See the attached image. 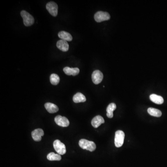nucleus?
Instances as JSON below:
<instances>
[{"label": "nucleus", "instance_id": "1", "mask_svg": "<svg viewBox=\"0 0 167 167\" xmlns=\"http://www.w3.org/2000/svg\"><path fill=\"white\" fill-rule=\"evenodd\" d=\"M79 146L83 149H86L91 152L93 151L96 149V145L95 142L85 139L80 140Z\"/></svg>", "mask_w": 167, "mask_h": 167}, {"label": "nucleus", "instance_id": "2", "mask_svg": "<svg viewBox=\"0 0 167 167\" xmlns=\"http://www.w3.org/2000/svg\"><path fill=\"white\" fill-rule=\"evenodd\" d=\"M20 15L21 17H23L24 24L25 26L28 27L33 25L35 22V19L33 16L25 10L22 11L20 13Z\"/></svg>", "mask_w": 167, "mask_h": 167}, {"label": "nucleus", "instance_id": "3", "mask_svg": "<svg viewBox=\"0 0 167 167\" xmlns=\"http://www.w3.org/2000/svg\"><path fill=\"white\" fill-rule=\"evenodd\" d=\"M125 134L122 130H118L115 133V145L116 147L119 148L122 146L124 142Z\"/></svg>", "mask_w": 167, "mask_h": 167}, {"label": "nucleus", "instance_id": "4", "mask_svg": "<svg viewBox=\"0 0 167 167\" xmlns=\"http://www.w3.org/2000/svg\"><path fill=\"white\" fill-rule=\"evenodd\" d=\"M54 149L58 154L60 155H63L66 153V148L65 145L61 142L59 140L54 141L53 144Z\"/></svg>", "mask_w": 167, "mask_h": 167}, {"label": "nucleus", "instance_id": "5", "mask_svg": "<svg viewBox=\"0 0 167 167\" xmlns=\"http://www.w3.org/2000/svg\"><path fill=\"white\" fill-rule=\"evenodd\" d=\"M111 18L109 13L106 12H97L94 15V19L98 23L107 20Z\"/></svg>", "mask_w": 167, "mask_h": 167}, {"label": "nucleus", "instance_id": "6", "mask_svg": "<svg viewBox=\"0 0 167 167\" xmlns=\"http://www.w3.org/2000/svg\"><path fill=\"white\" fill-rule=\"evenodd\" d=\"M46 8L47 11L53 16L55 17L57 16L58 7L55 2L53 1L48 2L47 4Z\"/></svg>", "mask_w": 167, "mask_h": 167}, {"label": "nucleus", "instance_id": "7", "mask_svg": "<svg viewBox=\"0 0 167 167\" xmlns=\"http://www.w3.org/2000/svg\"><path fill=\"white\" fill-rule=\"evenodd\" d=\"M54 121L58 125L61 127H68L70 124L68 119L66 117H62L61 116L58 115L56 116L54 119Z\"/></svg>", "mask_w": 167, "mask_h": 167}, {"label": "nucleus", "instance_id": "8", "mask_svg": "<svg viewBox=\"0 0 167 167\" xmlns=\"http://www.w3.org/2000/svg\"><path fill=\"white\" fill-rule=\"evenodd\" d=\"M92 81L96 85L99 84L103 79V74L99 70H95L93 72L92 76Z\"/></svg>", "mask_w": 167, "mask_h": 167}, {"label": "nucleus", "instance_id": "9", "mask_svg": "<svg viewBox=\"0 0 167 167\" xmlns=\"http://www.w3.org/2000/svg\"><path fill=\"white\" fill-rule=\"evenodd\" d=\"M31 135L35 141L39 142L42 140V137L44 136V131L42 129H35L32 132Z\"/></svg>", "mask_w": 167, "mask_h": 167}, {"label": "nucleus", "instance_id": "10", "mask_svg": "<svg viewBox=\"0 0 167 167\" xmlns=\"http://www.w3.org/2000/svg\"><path fill=\"white\" fill-rule=\"evenodd\" d=\"M104 123V120L103 117L101 116H97L94 117L92 121V125L95 128H97L99 127L101 124Z\"/></svg>", "mask_w": 167, "mask_h": 167}, {"label": "nucleus", "instance_id": "11", "mask_svg": "<svg viewBox=\"0 0 167 167\" xmlns=\"http://www.w3.org/2000/svg\"><path fill=\"white\" fill-rule=\"evenodd\" d=\"M57 47L60 50L63 52H66L68 50L69 48L67 42L63 39L58 40V42H57Z\"/></svg>", "mask_w": 167, "mask_h": 167}, {"label": "nucleus", "instance_id": "12", "mask_svg": "<svg viewBox=\"0 0 167 167\" xmlns=\"http://www.w3.org/2000/svg\"><path fill=\"white\" fill-rule=\"evenodd\" d=\"M45 107L50 113H54L58 112V108L57 106L51 103H47L45 104Z\"/></svg>", "mask_w": 167, "mask_h": 167}, {"label": "nucleus", "instance_id": "13", "mask_svg": "<svg viewBox=\"0 0 167 167\" xmlns=\"http://www.w3.org/2000/svg\"><path fill=\"white\" fill-rule=\"evenodd\" d=\"M64 73L67 75L76 76L80 73V69L78 68H70L66 67L63 69Z\"/></svg>", "mask_w": 167, "mask_h": 167}, {"label": "nucleus", "instance_id": "14", "mask_svg": "<svg viewBox=\"0 0 167 167\" xmlns=\"http://www.w3.org/2000/svg\"><path fill=\"white\" fill-rule=\"evenodd\" d=\"M150 99L152 102L156 104H161L163 103L164 99L162 97L157 95L155 94L150 95L149 96Z\"/></svg>", "mask_w": 167, "mask_h": 167}, {"label": "nucleus", "instance_id": "15", "mask_svg": "<svg viewBox=\"0 0 167 167\" xmlns=\"http://www.w3.org/2000/svg\"><path fill=\"white\" fill-rule=\"evenodd\" d=\"M87 99L80 92H78L74 95L73 97V101L75 103H79L81 102H85Z\"/></svg>", "mask_w": 167, "mask_h": 167}, {"label": "nucleus", "instance_id": "16", "mask_svg": "<svg viewBox=\"0 0 167 167\" xmlns=\"http://www.w3.org/2000/svg\"><path fill=\"white\" fill-rule=\"evenodd\" d=\"M116 108H117V106L115 103H111L109 104V106H108L106 109V115L108 118H113V112L116 109Z\"/></svg>", "mask_w": 167, "mask_h": 167}, {"label": "nucleus", "instance_id": "17", "mask_svg": "<svg viewBox=\"0 0 167 167\" xmlns=\"http://www.w3.org/2000/svg\"><path fill=\"white\" fill-rule=\"evenodd\" d=\"M58 36L60 38L66 42H70L73 39V37L71 34L65 31H61L58 34Z\"/></svg>", "mask_w": 167, "mask_h": 167}, {"label": "nucleus", "instance_id": "18", "mask_svg": "<svg viewBox=\"0 0 167 167\" xmlns=\"http://www.w3.org/2000/svg\"><path fill=\"white\" fill-rule=\"evenodd\" d=\"M148 112L150 115L155 117H160L161 116V112L159 110L155 109L154 108H149L148 109Z\"/></svg>", "mask_w": 167, "mask_h": 167}, {"label": "nucleus", "instance_id": "19", "mask_svg": "<svg viewBox=\"0 0 167 167\" xmlns=\"http://www.w3.org/2000/svg\"><path fill=\"white\" fill-rule=\"evenodd\" d=\"M47 158L49 161H60L61 159V156L58 154L51 152L47 155Z\"/></svg>", "mask_w": 167, "mask_h": 167}, {"label": "nucleus", "instance_id": "20", "mask_svg": "<svg viewBox=\"0 0 167 167\" xmlns=\"http://www.w3.org/2000/svg\"><path fill=\"white\" fill-rule=\"evenodd\" d=\"M50 82L53 85H57L60 82V78L57 74L53 73L51 74L50 77Z\"/></svg>", "mask_w": 167, "mask_h": 167}]
</instances>
